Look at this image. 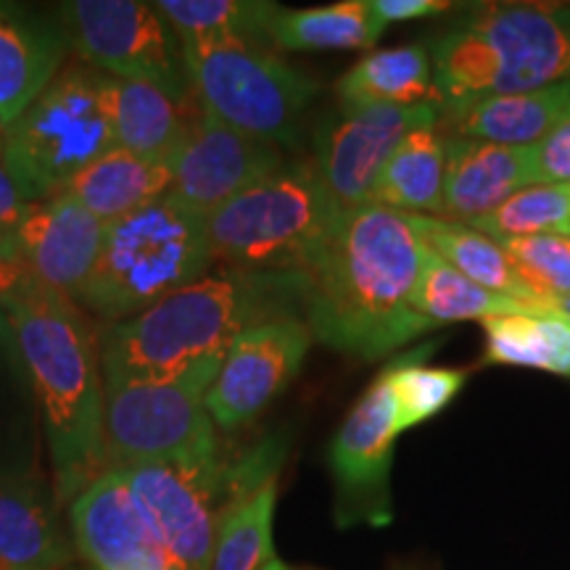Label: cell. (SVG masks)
<instances>
[{
	"label": "cell",
	"instance_id": "obj_32",
	"mask_svg": "<svg viewBox=\"0 0 570 570\" xmlns=\"http://www.w3.org/2000/svg\"><path fill=\"white\" fill-rule=\"evenodd\" d=\"M436 344H423L412 352L396 356L386 365L391 394L396 407L399 433H407L420 423H428L444 412L452 399L468 383V373L458 367H433L425 365Z\"/></svg>",
	"mask_w": 570,
	"mask_h": 570
},
{
	"label": "cell",
	"instance_id": "obj_15",
	"mask_svg": "<svg viewBox=\"0 0 570 570\" xmlns=\"http://www.w3.org/2000/svg\"><path fill=\"white\" fill-rule=\"evenodd\" d=\"M285 161L288 159L283 148L248 138L198 106L196 119L169 159L173 167L169 194L190 209L212 214L277 173Z\"/></svg>",
	"mask_w": 570,
	"mask_h": 570
},
{
	"label": "cell",
	"instance_id": "obj_23",
	"mask_svg": "<svg viewBox=\"0 0 570 570\" xmlns=\"http://www.w3.org/2000/svg\"><path fill=\"white\" fill-rule=\"evenodd\" d=\"M169 188H173L169 161L148 159L114 146L109 154L85 167L63 194L80 202L104 225H111L151 204L154 198L169 194Z\"/></svg>",
	"mask_w": 570,
	"mask_h": 570
},
{
	"label": "cell",
	"instance_id": "obj_24",
	"mask_svg": "<svg viewBox=\"0 0 570 570\" xmlns=\"http://www.w3.org/2000/svg\"><path fill=\"white\" fill-rule=\"evenodd\" d=\"M336 98L344 109L436 104L431 48L410 42L362 56L336 82Z\"/></svg>",
	"mask_w": 570,
	"mask_h": 570
},
{
	"label": "cell",
	"instance_id": "obj_34",
	"mask_svg": "<svg viewBox=\"0 0 570 570\" xmlns=\"http://www.w3.org/2000/svg\"><path fill=\"white\" fill-rule=\"evenodd\" d=\"M499 244L539 302L558 309L562 298L570 296V238L566 235H533Z\"/></svg>",
	"mask_w": 570,
	"mask_h": 570
},
{
	"label": "cell",
	"instance_id": "obj_12",
	"mask_svg": "<svg viewBox=\"0 0 570 570\" xmlns=\"http://www.w3.org/2000/svg\"><path fill=\"white\" fill-rule=\"evenodd\" d=\"M402 436L386 367L356 399L327 449L338 525H386L391 520V460Z\"/></svg>",
	"mask_w": 570,
	"mask_h": 570
},
{
	"label": "cell",
	"instance_id": "obj_30",
	"mask_svg": "<svg viewBox=\"0 0 570 570\" xmlns=\"http://www.w3.org/2000/svg\"><path fill=\"white\" fill-rule=\"evenodd\" d=\"M154 9L180 42H246L273 48L269 24L277 6L265 0H159Z\"/></svg>",
	"mask_w": 570,
	"mask_h": 570
},
{
	"label": "cell",
	"instance_id": "obj_16",
	"mask_svg": "<svg viewBox=\"0 0 570 570\" xmlns=\"http://www.w3.org/2000/svg\"><path fill=\"white\" fill-rule=\"evenodd\" d=\"M71 537L96 570H173L122 470H106L69 504Z\"/></svg>",
	"mask_w": 570,
	"mask_h": 570
},
{
	"label": "cell",
	"instance_id": "obj_25",
	"mask_svg": "<svg viewBox=\"0 0 570 570\" xmlns=\"http://www.w3.org/2000/svg\"><path fill=\"white\" fill-rule=\"evenodd\" d=\"M446 177V135L439 125L410 132L377 175L370 204L417 217H441Z\"/></svg>",
	"mask_w": 570,
	"mask_h": 570
},
{
	"label": "cell",
	"instance_id": "obj_29",
	"mask_svg": "<svg viewBox=\"0 0 570 570\" xmlns=\"http://www.w3.org/2000/svg\"><path fill=\"white\" fill-rule=\"evenodd\" d=\"M483 365L529 367L541 373L570 377V317L518 315L483 320Z\"/></svg>",
	"mask_w": 570,
	"mask_h": 570
},
{
	"label": "cell",
	"instance_id": "obj_40",
	"mask_svg": "<svg viewBox=\"0 0 570 570\" xmlns=\"http://www.w3.org/2000/svg\"><path fill=\"white\" fill-rule=\"evenodd\" d=\"M262 570H309V568H291V566H285V562L281 560V558H277V554H275V558L273 560H269L267 562V566L265 568H262Z\"/></svg>",
	"mask_w": 570,
	"mask_h": 570
},
{
	"label": "cell",
	"instance_id": "obj_41",
	"mask_svg": "<svg viewBox=\"0 0 570 570\" xmlns=\"http://www.w3.org/2000/svg\"><path fill=\"white\" fill-rule=\"evenodd\" d=\"M558 309H560V312H566V315L570 317V296H566V298H562V302L558 304Z\"/></svg>",
	"mask_w": 570,
	"mask_h": 570
},
{
	"label": "cell",
	"instance_id": "obj_3",
	"mask_svg": "<svg viewBox=\"0 0 570 570\" xmlns=\"http://www.w3.org/2000/svg\"><path fill=\"white\" fill-rule=\"evenodd\" d=\"M283 317L304 320L302 273L219 269L175 291L151 309L98 331L104 383L173 377L225 360L246 331Z\"/></svg>",
	"mask_w": 570,
	"mask_h": 570
},
{
	"label": "cell",
	"instance_id": "obj_27",
	"mask_svg": "<svg viewBox=\"0 0 570 570\" xmlns=\"http://www.w3.org/2000/svg\"><path fill=\"white\" fill-rule=\"evenodd\" d=\"M386 32L370 0H341L317 9L277 6L269 40L281 51H362L373 48Z\"/></svg>",
	"mask_w": 570,
	"mask_h": 570
},
{
	"label": "cell",
	"instance_id": "obj_35",
	"mask_svg": "<svg viewBox=\"0 0 570 570\" xmlns=\"http://www.w3.org/2000/svg\"><path fill=\"white\" fill-rule=\"evenodd\" d=\"M537 185H570V114L531 146Z\"/></svg>",
	"mask_w": 570,
	"mask_h": 570
},
{
	"label": "cell",
	"instance_id": "obj_7",
	"mask_svg": "<svg viewBox=\"0 0 570 570\" xmlns=\"http://www.w3.org/2000/svg\"><path fill=\"white\" fill-rule=\"evenodd\" d=\"M312 159H288L206 214L214 262L238 273H304L338 214Z\"/></svg>",
	"mask_w": 570,
	"mask_h": 570
},
{
	"label": "cell",
	"instance_id": "obj_33",
	"mask_svg": "<svg viewBox=\"0 0 570 570\" xmlns=\"http://www.w3.org/2000/svg\"><path fill=\"white\" fill-rule=\"evenodd\" d=\"M470 227L494 240L566 235L570 238V185H531Z\"/></svg>",
	"mask_w": 570,
	"mask_h": 570
},
{
	"label": "cell",
	"instance_id": "obj_1",
	"mask_svg": "<svg viewBox=\"0 0 570 570\" xmlns=\"http://www.w3.org/2000/svg\"><path fill=\"white\" fill-rule=\"evenodd\" d=\"M425 244L389 206L341 209L302 273L304 323L333 352L375 362L436 325L412 306Z\"/></svg>",
	"mask_w": 570,
	"mask_h": 570
},
{
	"label": "cell",
	"instance_id": "obj_37",
	"mask_svg": "<svg viewBox=\"0 0 570 570\" xmlns=\"http://www.w3.org/2000/svg\"><path fill=\"white\" fill-rule=\"evenodd\" d=\"M27 209H30V202L21 196L17 183L11 180L9 173L3 169V164H0V230L17 233Z\"/></svg>",
	"mask_w": 570,
	"mask_h": 570
},
{
	"label": "cell",
	"instance_id": "obj_42",
	"mask_svg": "<svg viewBox=\"0 0 570 570\" xmlns=\"http://www.w3.org/2000/svg\"><path fill=\"white\" fill-rule=\"evenodd\" d=\"M0 156H3V125H0Z\"/></svg>",
	"mask_w": 570,
	"mask_h": 570
},
{
	"label": "cell",
	"instance_id": "obj_5",
	"mask_svg": "<svg viewBox=\"0 0 570 570\" xmlns=\"http://www.w3.org/2000/svg\"><path fill=\"white\" fill-rule=\"evenodd\" d=\"M206 214L164 194L106 227L96 267L75 304L101 323H122L209 275Z\"/></svg>",
	"mask_w": 570,
	"mask_h": 570
},
{
	"label": "cell",
	"instance_id": "obj_8",
	"mask_svg": "<svg viewBox=\"0 0 570 570\" xmlns=\"http://www.w3.org/2000/svg\"><path fill=\"white\" fill-rule=\"evenodd\" d=\"M109 77L80 59L67 61L59 77L3 127L0 164L27 202H46L109 154Z\"/></svg>",
	"mask_w": 570,
	"mask_h": 570
},
{
	"label": "cell",
	"instance_id": "obj_6",
	"mask_svg": "<svg viewBox=\"0 0 570 570\" xmlns=\"http://www.w3.org/2000/svg\"><path fill=\"white\" fill-rule=\"evenodd\" d=\"M283 452L275 441L240 458L223 444L190 458L122 470L135 502L173 570H209L219 520L235 502L277 479Z\"/></svg>",
	"mask_w": 570,
	"mask_h": 570
},
{
	"label": "cell",
	"instance_id": "obj_9",
	"mask_svg": "<svg viewBox=\"0 0 570 570\" xmlns=\"http://www.w3.org/2000/svg\"><path fill=\"white\" fill-rule=\"evenodd\" d=\"M198 106L248 138L302 148L304 119L320 82L269 48L246 42H180Z\"/></svg>",
	"mask_w": 570,
	"mask_h": 570
},
{
	"label": "cell",
	"instance_id": "obj_10",
	"mask_svg": "<svg viewBox=\"0 0 570 570\" xmlns=\"http://www.w3.org/2000/svg\"><path fill=\"white\" fill-rule=\"evenodd\" d=\"M219 365L223 360H206L173 377L104 383L106 468L127 470L217 449L206 391Z\"/></svg>",
	"mask_w": 570,
	"mask_h": 570
},
{
	"label": "cell",
	"instance_id": "obj_28",
	"mask_svg": "<svg viewBox=\"0 0 570 570\" xmlns=\"http://www.w3.org/2000/svg\"><path fill=\"white\" fill-rule=\"evenodd\" d=\"M412 217H415L423 244L433 254H439L446 265L458 269L460 275H465L468 281L497 291V294L520 298V302L550 306L533 296L529 283L520 277L515 262L510 259V254L504 252L499 240L489 238L470 225L452 223V219L417 217V214H412Z\"/></svg>",
	"mask_w": 570,
	"mask_h": 570
},
{
	"label": "cell",
	"instance_id": "obj_2",
	"mask_svg": "<svg viewBox=\"0 0 570 570\" xmlns=\"http://www.w3.org/2000/svg\"><path fill=\"white\" fill-rule=\"evenodd\" d=\"M6 331L40 404L53 489L69 502L106 470L98 331L71 298L32 281L3 304Z\"/></svg>",
	"mask_w": 570,
	"mask_h": 570
},
{
	"label": "cell",
	"instance_id": "obj_4",
	"mask_svg": "<svg viewBox=\"0 0 570 570\" xmlns=\"http://www.w3.org/2000/svg\"><path fill=\"white\" fill-rule=\"evenodd\" d=\"M441 114L570 80V3H487L431 42Z\"/></svg>",
	"mask_w": 570,
	"mask_h": 570
},
{
	"label": "cell",
	"instance_id": "obj_39",
	"mask_svg": "<svg viewBox=\"0 0 570 570\" xmlns=\"http://www.w3.org/2000/svg\"><path fill=\"white\" fill-rule=\"evenodd\" d=\"M0 262H19L17 238L9 230H0Z\"/></svg>",
	"mask_w": 570,
	"mask_h": 570
},
{
	"label": "cell",
	"instance_id": "obj_21",
	"mask_svg": "<svg viewBox=\"0 0 570 570\" xmlns=\"http://www.w3.org/2000/svg\"><path fill=\"white\" fill-rule=\"evenodd\" d=\"M75 558L40 487L0 479V570H63Z\"/></svg>",
	"mask_w": 570,
	"mask_h": 570
},
{
	"label": "cell",
	"instance_id": "obj_11",
	"mask_svg": "<svg viewBox=\"0 0 570 570\" xmlns=\"http://www.w3.org/2000/svg\"><path fill=\"white\" fill-rule=\"evenodd\" d=\"M61 30L77 59L101 75L151 82L177 98H194L180 40L154 3L71 0L61 6Z\"/></svg>",
	"mask_w": 570,
	"mask_h": 570
},
{
	"label": "cell",
	"instance_id": "obj_14",
	"mask_svg": "<svg viewBox=\"0 0 570 570\" xmlns=\"http://www.w3.org/2000/svg\"><path fill=\"white\" fill-rule=\"evenodd\" d=\"M315 336L302 317H283L246 331L227 348L206 391V412L219 431L254 423L302 370Z\"/></svg>",
	"mask_w": 570,
	"mask_h": 570
},
{
	"label": "cell",
	"instance_id": "obj_17",
	"mask_svg": "<svg viewBox=\"0 0 570 570\" xmlns=\"http://www.w3.org/2000/svg\"><path fill=\"white\" fill-rule=\"evenodd\" d=\"M106 227L69 194L35 202L13 233L19 262L35 281L75 302L96 267Z\"/></svg>",
	"mask_w": 570,
	"mask_h": 570
},
{
	"label": "cell",
	"instance_id": "obj_13",
	"mask_svg": "<svg viewBox=\"0 0 570 570\" xmlns=\"http://www.w3.org/2000/svg\"><path fill=\"white\" fill-rule=\"evenodd\" d=\"M439 104L362 106L325 114L315 130V167L338 209L370 204L377 175L410 132L439 125Z\"/></svg>",
	"mask_w": 570,
	"mask_h": 570
},
{
	"label": "cell",
	"instance_id": "obj_38",
	"mask_svg": "<svg viewBox=\"0 0 570 570\" xmlns=\"http://www.w3.org/2000/svg\"><path fill=\"white\" fill-rule=\"evenodd\" d=\"M30 281L32 273L21 262H0V315H3V304Z\"/></svg>",
	"mask_w": 570,
	"mask_h": 570
},
{
	"label": "cell",
	"instance_id": "obj_26",
	"mask_svg": "<svg viewBox=\"0 0 570 570\" xmlns=\"http://www.w3.org/2000/svg\"><path fill=\"white\" fill-rule=\"evenodd\" d=\"M412 306L420 317L433 325L462 323V320H491V317H518V315H552V306L529 304L520 298L497 294L483 285L468 281L452 265H446L439 254L425 246L423 269H420Z\"/></svg>",
	"mask_w": 570,
	"mask_h": 570
},
{
	"label": "cell",
	"instance_id": "obj_22",
	"mask_svg": "<svg viewBox=\"0 0 570 570\" xmlns=\"http://www.w3.org/2000/svg\"><path fill=\"white\" fill-rule=\"evenodd\" d=\"M188 101L151 82L109 77V117L117 148L169 161L198 114V109L190 114Z\"/></svg>",
	"mask_w": 570,
	"mask_h": 570
},
{
	"label": "cell",
	"instance_id": "obj_20",
	"mask_svg": "<svg viewBox=\"0 0 570 570\" xmlns=\"http://www.w3.org/2000/svg\"><path fill=\"white\" fill-rule=\"evenodd\" d=\"M570 114V80L550 88L510 92L487 101H475L462 109L441 114V127L458 138L489 140L499 146H537Z\"/></svg>",
	"mask_w": 570,
	"mask_h": 570
},
{
	"label": "cell",
	"instance_id": "obj_18",
	"mask_svg": "<svg viewBox=\"0 0 570 570\" xmlns=\"http://www.w3.org/2000/svg\"><path fill=\"white\" fill-rule=\"evenodd\" d=\"M531 185H537L531 146H499L489 140L446 135L441 219L470 225Z\"/></svg>",
	"mask_w": 570,
	"mask_h": 570
},
{
	"label": "cell",
	"instance_id": "obj_31",
	"mask_svg": "<svg viewBox=\"0 0 570 570\" xmlns=\"http://www.w3.org/2000/svg\"><path fill=\"white\" fill-rule=\"evenodd\" d=\"M277 479L235 502L219 520L209 570H262L275 558L273 523Z\"/></svg>",
	"mask_w": 570,
	"mask_h": 570
},
{
	"label": "cell",
	"instance_id": "obj_19",
	"mask_svg": "<svg viewBox=\"0 0 570 570\" xmlns=\"http://www.w3.org/2000/svg\"><path fill=\"white\" fill-rule=\"evenodd\" d=\"M61 27L0 0V125L9 127L69 61Z\"/></svg>",
	"mask_w": 570,
	"mask_h": 570
},
{
	"label": "cell",
	"instance_id": "obj_36",
	"mask_svg": "<svg viewBox=\"0 0 570 570\" xmlns=\"http://www.w3.org/2000/svg\"><path fill=\"white\" fill-rule=\"evenodd\" d=\"M370 6L386 27L394 24V21L439 17V13L452 9V3H444V0H370Z\"/></svg>",
	"mask_w": 570,
	"mask_h": 570
}]
</instances>
